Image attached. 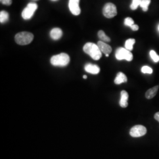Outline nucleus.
<instances>
[{"mask_svg": "<svg viewBox=\"0 0 159 159\" xmlns=\"http://www.w3.org/2000/svg\"><path fill=\"white\" fill-rule=\"evenodd\" d=\"M83 51L94 60H100L102 56V52L100 50L97 44L93 43H86L83 47Z\"/></svg>", "mask_w": 159, "mask_h": 159, "instance_id": "1", "label": "nucleus"}, {"mask_svg": "<svg viewBox=\"0 0 159 159\" xmlns=\"http://www.w3.org/2000/svg\"><path fill=\"white\" fill-rule=\"evenodd\" d=\"M50 62L54 66L65 67L70 63V57L66 53H61L51 57Z\"/></svg>", "mask_w": 159, "mask_h": 159, "instance_id": "2", "label": "nucleus"}, {"mask_svg": "<svg viewBox=\"0 0 159 159\" xmlns=\"http://www.w3.org/2000/svg\"><path fill=\"white\" fill-rule=\"evenodd\" d=\"M34 39V35L26 31H23L16 34L15 41L18 44L24 46L27 45L32 42Z\"/></svg>", "mask_w": 159, "mask_h": 159, "instance_id": "3", "label": "nucleus"}, {"mask_svg": "<svg viewBox=\"0 0 159 159\" xmlns=\"http://www.w3.org/2000/svg\"><path fill=\"white\" fill-rule=\"evenodd\" d=\"M115 56L118 60H125L128 61H132L133 58V54L131 52V51L123 47H120L117 49L116 51Z\"/></svg>", "mask_w": 159, "mask_h": 159, "instance_id": "4", "label": "nucleus"}, {"mask_svg": "<svg viewBox=\"0 0 159 159\" xmlns=\"http://www.w3.org/2000/svg\"><path fill=\"white\" fill-rule=\"evenodd\" d=\"M102 14L104 17L107 18H113L117 14L116 6L111 2L107 3L103 7Z\"/></svg>", "mask_w": 159, "mask_h": 159, "instance_id": "5", "label": "nucleus"}, {"mask_svg": "<svg viewBox=\"0 0 159 159\" xmlns=\"http://www.w3.org/2000/svg\"><path fill=\"white\" fill-rule=\"evenodd\" d=\"M38 8L36 3L30 2L22 12V17L24 20H29L33 16L34 12Z\"/></svg>", "mask_w": 159, "mask_h": 159, "instance_id": "6", "label": "nucleus"}, {"mask_svg": "<svg viewBox=\"0 0 159 159\" xmlns=\"http://www.w3.org/2000/svg\"><path fill=\"white\" fill-rule=\"evenodd\" d=\"M147 133L146 128L142 125L133 126L130 130V134L133 137H140L144 136Z\"/></svg>", "mask_w": 159, "mask_h": 159, "instance_id": "7", "label": "nucleus"}, {"mask_svg": "<svg viewBox=\"0 0 159 159\" xmlns=\"http://www.w3.org/2000/svg\"><path fill=\"white\" fill-rule=\"evenodd\" d=\"M79 2L80 0H69V9L74 16H79L81 12Z\"/></svg>", "mask_w": 159, "mask_h": 159, "instance_id": "8", "label": "nucleus"}, {"mask_svg": "<svg viewBox=\"0 0 159 159\" xmlns=\"http://www.w3.org/2000/svg\"><path fill=\"white\" fill-rule=\"evenodd\" d=\"M97 46L99 47L101 51L105 54H109L112 51L111 47L102 41H98Z\"/></svg>", "mask_w": 159, "mask_h": 159, "instance_id": "9", "label": "nucleus"}, {"mask_svg": "<svg viewBox=\"0 0 159 159\" xmlns=\"http://www.w3.org/2000/svg\"><path fill=\"white\" fill-rule=\"evenodd\" d=\"M84 69L86 72L92 74H98L100 71V67L98 66L92 64H87L85 66Z\"/></svg>", "mask_w": 159, "mask_h": 159, "instance_id": "10", "label": "nucleus"}, {"mask_svg": "<svg viewBox=\"0 0 159 159\" xmlns=\"http://www.w3.org/2000/svg\"><path fill=\"white\" fill-rule=\"evenodd\" d=\"M121 98L120 100V106L123 107L125 108L128 106V99H129V94L127 91L123 90L121 92Z\"/></svg>", "mask_w": 159, "mask_h": 159, "instance_id": "11", "label": "nucleus"}, {"mask_svg": "<svg viewBox=\"0 0 159 159\" xmlns=\"http://www.w3.org/2000/svg\"><path fill=\"white\" fill-rule=\"evenodd\" d=\"M50 35L52 40H58L62 37L63 31L61 29H59V28H54V29L51 30Z\"/></svg>", "mask_w": 159, "mask_h": 159, "instance_id": "12", "label": "nucleus"}, {"mask_svg": "<svg viewBox=\"0 0 159 159\" xmlns=\"http://www.w3.org/2000/svg\"><path fill=\"white\" fill-rule=\"evenodd\" d=\"M127 81V78L125 74L121 72L119 73L114 80V83L116 84H120Z\"/></svg>", "mask_w": 159, "mask_h": 159, "instance_id": "13", "label": "nucleus"}, {"mask_svg": "<svg viewBox=\"0 0 159 159\" xmlns=\"http://www.w3.org/2000/svg\"><path fill=\"white\" fill-rule=\"evenodd\" d=\"M158 90H159V85H156L153 88L148 90L147 92L146 93L145 96L148 99H151L156 95Z\"/></svg>", "mask_w": 159, "mask_h": 159, "instance_id": "14", "label": "nucleus"}, {"mask_svg": "<svg viewBox=\"0 0 159 159\" xmlns=\"http://www.w3.org/2000/svg\"><path fill=\"white\" fill-rule=\"evenodd\" d=\"M98 37L100 41H102L104 42H110V39L108 37L106 34L104 33V32L102 30H100L98 32Z\"/></svg>", "mask_w": 159, "mask_h": 159, "instance_id": "15", "label": "nucleus"}, {"mask_svg": "<svg viewBox=\"0 0 159 159\" xmlns=\"http://www.w3.org/2000/svg\"><path fill=\"white\" fill-rule=\"evenodd\" d=\"M136 40L133 39H130L126 40L125 43V48L127 50L131 51L133 48V45L135 44Z\"/></svg>", "mask_w": 159, "mask_h": 159, "instance_id": "16", "label": "nucleus"}, {"mask_svg": "<svg viewBox=\"0 0 159 159\" xmlns=\"http://www.w3.org/2000/svg\"><path fill=\"white\" fill-rule=\"evenodd\" d=\"M9 18V14L7 12L2 11L0 12V22L1 23H4L8 21Z\"/></svg>", "mask_w": 159, "mask_h": 159, "instance_id": "17", "label": "nucleus"}, {"mask_svg": "<svg viewBox=\"0 0 159 159\" xmlns=\"http://www.w3.org/2000/svg\"><path fill=\"white\" fill-rule=\"evenodd\" d=\"M151 0H142L140 6L142 7L143 11H147L148 10V6L150 5Z\"/></svg>", "mask_w": 159, "mask_h": 159, "instance_id": "18", "label": "nucleus"}, {"mask_svg": "<svg viewBox=\"0 0 159 159\" xmlns=\"http://www.w3.org/2000/svg\"><path fill=\"white\" fill-rule=\"evenodd\" d=\"M150 56L154 62H155V63L159 62V56L157 55V54L156 52V51H154V50H151L150 51Z\"/></svg>", "mask_w": 159, "mask_h": 159, "instance_id": "19", "label": "nucleus"}, {"mask_svg": "<svg viewBox=\"0 0 159 159\" xmlns=\"http://www.w3.org/2000/svg\"><path fill=\"white\" fill-rule=\"evenodd\" d=\"M142 0H133L131 4L130 8L132 10H135L140 5Z\"/></svg>", "mask_w": 159, "mask_h": 159, "instance_id": "20", "label": "nucleus"}, {"mask_svg": "<svg viewBox=\"0 0 159 159\" xmlns=\"http://www.w3.org/2000/svg\"><path fill=\"white\" fill-rule=\"evenodd\" d=\"M141 71H142L143 73H144V74H152V73H153V69L151 67H148V66H143L142 68Z\"/></svg>", "mask_w": 159, "mask_h": 159, "instance_id": "21", "label": "nucleus"}, {"mask_svg": "<svg viewBox=\"0 0 159 159\" xmlns=\"http://www.w3.org/2000/svg\"><path fill=\"white\" fill-rule=\"evenodd\" d=\"M125 25L130 27L131 25L134 24V21L130 17H127L125 20Z\"/></svg>", "mask_w": 159, "mask_h": 159, "instance_id": "22", "label": "nucleus"}, {"mask_svg": "<svg viewBox=\"0 0 159 159\" xmlns=\"http://www.w3.org/2000/svg\"><path fill=\"white\" fill-rule=\"evenodd\" d=\"M1 2L6 6H10L12 4V0H0Z\"/></svg>", "mask_w": 159, "mask_h": 159, "instance_id": "23", "label": "nucleus"}, {"mask_svg": "<svg viewBox=\"0 0 159 159\" xmlns=\"http://www.w3.org/2000/svg\"><path fill=\"white\" fill-rule=\"evenodd\" d=\"M131 29L133 31H137L139 30V26L136 24H133L130 27Z\"/></svg>", "mask_w": 159, "mask_h": 159, "instance_id": "24", "label": "nucleus"}, {"mask_svg": "<svg viewBox=\"0 0 159 159\" xmlns=\"http://www.w3.org/2000/svg\"><path fill=\"white\" fill-rule=\"evenodd\" d=\"M154 117L155 120H156L157 121H158L159 122V111L154 114Z\"/></svg>", "mask_w": 159, "mask_h": 159, "instance_id": "25", "label": "nucleus"}, {"mask_svg": "<svg viewBox=\"0 0 159 159\" xmlns=\"http://www.w3.org/2000/svg\"><path fill=\"white\" fill-rule=\"evenodd\" d=\"M83 78H84V79H86L87 78V75H84L83 76Z\"/></svg>", "mask_w": 159, "mask_h": 159, "instance_id": "26", "label": "nucleus"}, {"mask_svg": "<svg viewBox=\"0 0 159 159\" xmlns=\"http://www.w3.org/2000/svg\"><path fill=\"white\" fill-rule=\"evenodd\" d=\"M106 57H108V56H109V54H106Z\"/></svg>", "mask_w": 159, "mask_h": 159, "instance_id": "27", "label": "nucleus"}, {"mask_svg": "<svg viewBox=\"0 0 159 159\" xmlns=\"http://www.w3.org/2000/svg\"><path fill=\"white\" fill-rule=\"evenodd\" d=\"M158 30H159V27H158Z\"/></svg>", "mask_w": 159, "mask_h": 159, "instance_id": "28", "label": "nucleus"}, {"mask_svg": "<svg viewBox=\"0 0 159 159\" xmlns=\"http://www.w3.org/2000/svg\"><path fill=\"white\" fill-rule=\"evenodd\" d=\"M52 1H56V0H52Z\"/></svg>", "mask_w": 159, "mask_h": 159, "instance_id": "29", "label": "nucleus"}]
</instances>
